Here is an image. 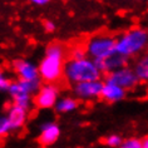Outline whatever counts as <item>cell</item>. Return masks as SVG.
I'll use <instances>...</instances> for the list:
<instances>
[{"instance_id": "1", "label": "cell", "mask_w": 148, "mask_h": 148, "mask_svg": "<svg viewBox=\"0 0 148 148\" xmlns=\"http://www.w3.org/2000/svg\"><path fill=\"white\" fill-rule=\"evenodd\" d=\"M68 57V49L60 42H51L45 48V54L38 64V74L42 82L57 84L63 78V69Z\"/></svg>"}, {"instance_id": "2", "label": "cell", "mask_w": 148, "mask_h": 148, "mask_svg": "<svg viewBox=\"0 0 148 148\" xmlns=\"http://www.w3.org/2000/svg\"><path fill=\"white\" fill-rule=\"evenodd\" d=\"M148 33L146 29L136 27L122 33L116 39V53L125 59L139 55L147 48Z\"/></svg>"}, {"instance_id": "3", "label": "cell", "mask_w": 148, "mask_h": 148, "mask_svg": "<svg viewBox=\"0 0 148 148\" xmlns=\"http://www.w3.org/2000/svg\"><path fill=\"white\" fill-rule=\"evenodd\" d=\"M103 74L95 66L94 62L89 58L82 60H69L65 62L63 69V77L70 84H78L84 82H94L101 80Z\"/></svg>"}, {"instance_id": "4", "label": "cell", "mask_w": 148, "mask_h": 148, "mask_svg": "<svg viewBox=\"0 0 148 148\" xmlns=\"http://www.w3.org/2000/svg\"><path fill=\"white\" fill-rule=\"evenodd\" d=\"M43 82L40 79L36 80H13L10 84L8 93L13 99V104L20 108L29 110L33 104V97L42 87Z\"/></svg>"}, {"instance_id": "5", "label": "cell", "mask_w": 148, "mask_h": 148, "mask_svg": "<svg viewBox=\"0 0 148 148\" xmlns=\"http://www.w3.org/2000/svg\"><path fill=\"white\" fill-rule=\"evenodd\" d=\"M86 53L92 60H101L116 53V38L113 35L99 33L93 35L86 44Z\"/></svg>"}, {"instance_id": "6", "label": "cell", "mask_w": 148, "mask_h": 148, "mask_svg": "<svg viewBox=\"0 0 148 148\" xmlns=\"http://www.w3.org/2000/svg\"><path fill=\"white\" fill-rule=\"evenodd\" d=\"M59 99V88L57 84H42L33 97V104L39 109H51Z\"/></svg>"}, {"instance_id": "7", "label": "cell", "mask_w": 148, "mask_h": 148, "mask_svg": "<svg viewBox=\"0 0 148 148\" xmlns=\"http://www.w3.org/2000/svg\"><path fill=\"white\" fill-rule=\"evenodd\" d=\"M106 82L113 83L116 86L121 87L122 89L124 90H129V89H134L138 84V80H137L134 73H133V69L131 66H123V68L114 70L112 73H108L104 78Z\"/></svg>"}, {"instance_id": "8", "label": "cell", "mask_w": 148, "mask_h": 148, "mask_svg": "<svg viewBox=\"0 0 148 148\" xmlns=\"http://www.w3.org/2000/svg\"><path fill=\"white\" fill-rule=\"evenodd\" d=\"M103 88V80H94V82H84L73 86V92L77 101H94L101 97Z\"/></svg>"}, {"instance_id": "9", "label": "cell", "mask_w": 148, "mask_h": 148, "mask_svg": "<svg viewBox=\"0 0 148 148\" xmlns=\"http://www.w3.org/2000/svg\"><path fill=\"white\" fill-rule=\"evenodd\" d=\"M60 127L57 122L48 121L40 124L39 129V136H38V142L43 147H49L57 142L60 137Z\"/></svg>"}, {"instance_id": "10", "label": "cell", "mask_w": 148, "mask_h": 148, "mask_svg": "<svg viewBox=\"0 0 148 148\" xmlns=\"http://www.w3.org/2000/svg\"><path fill=\"white\" fill-rule=\"evenodd\" d=\"M13 69L21 80H36L40 79L38 74V65L27 59H15L13 60Z\"/></svg>"}, {"instance_id": "11", "label": "cell", "mask_w": 148, "mask_h": 148, "mask_svg": "<svg viewBox=\"0 0 148 148\" xmlns=\"http://www.w3.org/2000/svg\"><path fill=\"white\" fill-rule=\"evenodd\" d=\"M97 69L101 72L102 74L106 73H112L114 70H118L123 66H127V63H128V59L123 58L122 55L114 53L113 55L106 58V59H101V60H93Z\"/></svg>"}, {"instance_id": "12", "label": "cell", "mask_w": 148, "mask_h": 148, "mask_svg": "<svg viewBox=\"0 0 148 148\" xmlns=\"http://www.w3.org/2000/svg\"><path fill=\"white\" fill-rule=\"evenodd\" d=\"M5 117L9 122L10 127H12V131H19V129L24 128L25 124H27L28 117H29V110L13 104L8 109V113H6Z\"/></svg>"}, {"instance_id": "13", "label": "cell", "mask_w": 148, "mask_h": 148, "mask_svg": "<svg viewBox=\"0 0 148 148\" xmlns=\"http://www.w3.org/2000/svg\"><path fill=\"white\" fill-rule=\"evenodd\" d=\"M125 97H127V90L122 89L121 87H118L113 83L103 80V88L99 98H102L107 103H118L123 101Z\"/></svg>"}, {"instance_id": "14", "label": "cell", "mask_w": 148, "mask_h": 148, "mask_svg": "<svg viewBox=\"0 0 148 148\" xmlns=\"http://www.w3.org/2000/svg\"><path fill=\"white\" fill-rule=\"evenodd\" d=\"M79 106V101H77L74 97H64L60 98L57 101L54 106V110L58 114H66L70 112H74Z\"/></svg>"}, {"instance_id": "15", "label": "cell", "mask_w": 148, "mask_h": 148, "mask_svg": "<svg viewBox=\"0 0 148 148\" xmlns=\"http://www.w3.org/2000/svg\"><path fill=\"white\" fill-rule=\"evenodd\" d=\"M133 73H134L138 83H146L148 80V58L147 55L140 57L138 60L136 62L134 66H133Z\"/></svg>"}, {"instance_id": "16", "label": "cell", "mask_w": 148, "mask_h": 148, "mask_svg": "<svg viewBox=\"0 0 148 148\" xmlns=\"http://www.w3.org/2000/svg\"><path fill=\"white\" fill-rule=\"evenodd\" d=\"M123 142V137L117 134V133H113V134L107 136L104 139H103V143L106 144L107 147L109 148H118Z\"/></svg>"}, {"instance_id": "17", "label": "cell", "mask_w": 148, "mask_h": 148, "mask_svg": "<svg viewBox=\"0 0 148 148\" xmlns=\"http://www.w3.org/2000/svg\"><path fill=\"white\" fill-rule=\"evenodd\" d=\"M69 57L72 60H82V59H86L87 57V53H86V49L82 47H75L73 48L72 50L69 51Z\"/></svg>"}, {"instance_id": "18", "label": "cell", "mask_w": 148, "mask_h": 148, "mask_svg": "<svg viewBox=\"0 0 148 148\" xmlns=\"http://www.w3.org/2000/svg\"><path fill=\"white\" fill-rule=\"evenodd\" d=\"M12 82H13V79H10L9 77L6 75L4 69L0 68V92H8Z\"/></svg>"}, {"instance_id": "19", "label": "cell", "mask_w": 148, "mask_h": 148, "mask_svg": "<svg viewBox=\"0 0 148 148\" xmlns=\"http://www.w3.org/2000/svg\"><path fill=\"white\" fill-rule=\"evenodd\" d=\"M12 131V127H10L8 119H6L5 116H0V138H4L8 134H10Z\"/></svg>"}, {"instance_id": "20", "label": "cell", "mask_w": 148, "mask_h": 148, "mask_svg": "<svg viewBox=\"0 0 148 148\" xmlns=\"http://www.w3.org/2000/svg\"><path fill=\"white\" fill-rule=\"evenodd\" d=\"M118 148H142V146H140V139L136 138V137L123 139V142H122V144Z\"/></svg>"}, {"instance_id": "21", "label": "cell", "mask_w": 148, "mask_h": 148, "mask_svg": "<svg viewBox=\"0 0 148 148\" xmlns=\"http://www.w3.org/2000/svg\"><path fill=\"white\" fill-rule=\"evenodd\" d=\"M43 27H44V30H45L47 33H53L55 29H57V25H55V23L53 20H44L43 21Z\"/></svg>"}, {"instance_id": "22", "label": "cell", "mask_w": 148, "mask_h": 148, "mask_svg": "<svg viewBox=\"0 0 148 148\" xmlns=\"http://www.w3.org/2000/svg\"><path fill=\"white\" fill-rule=\"evenodd\" d=\"M32 4L36 5V6H44L47 4H49V0H32Z\"/></svg>"}, {"instance_id": "23", "label": "cell", "mask_w": 148, "mask_h": 148, "mask_svg": "<svg viewBox=\"0 0 148 148\" xmlns=\"http://www.w3.org/2000/svg\"><path fill=\"white\" fill-rule=\"evenodd\" d=\"M140 146H142V148H148V138L147 137H143V138L140 139Z\"/></svg>"}]
</instances>
